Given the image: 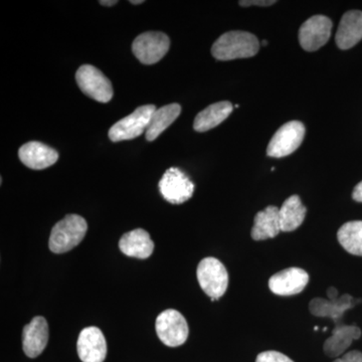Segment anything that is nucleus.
<instances>
[{
    "label": "nucleus",
    "instance_id": "15",
    "mask_svg": "<svg viewBox=\"0 0 362 362\" xmlns=\"http://www.w3.org/2000/svg\"><path fill=\"white\" fill-rule=\"evenodd\" d=\"M359 300L354 299L349 294L343 295L334 301L315 298L309 304V309L314 316L329 317L335 324L341 323V319L345 312L354 308Z\"/></svg>",
    "mask_w": 362,
    "mask_h": 362
},
{
    "label": "nucleus",
    "instance_id": "31",
    "mask_svg": "<svg viewBox=\"0 0 362 362\" xmlns=\"http://www.w3.org/2000/svg\"><path fill=\"white\" fill-rule=\"evenodd\" d=\"M262 44H263L264 47H266V45H268V42H267V40H263V42H262Z\"/></svg>",
    "mask_w": 362,
    "mask_h": 362
},
{
    "label": "nucleus",
    "instance_id": "3",
    "mask_svg": "<svg viewBox=\"0 0 362 362\" xmlns=\"http://www.w3.org/2000/svg\"><path fill=\"white\" fill-rule=\"evenodd\" d=\"M197 281L211 301L225 295L228 286V274L220 259L209 257L202 259L197 271Z\"/></svg>",
    "mask_w": 362,
    "mask_h": 362
},
{
    "label": "nucleus",
    "instance_id": "11",
    "mask_svg": "<svg viewBox=\"0 0 362 362\" xmlns=\"http://www.w3.org/2000/svg\"><path fill=\"white\" fill-rule=\"evenodd\" d=\"M77 350L83 362H103L107 356V342L103 332L95 326L81 331Z\"/></svg>",
    "mask_w": 362,
    "mask_h": 362
},
{
    "label": "nucleus",
    "instance_id": "1",
    "mask_svg": "<svg viewBox=\"0 0 362 362\" xmlns=\"http://www.w3.org/2000/svg\"><path fill=\"white\" fill-rule=\"evenodd\" d=\"M259 42L256 35L233 30L221 35L211 47V54L218 61L252 58L258 54Z\"/></svg>",
    "mask_w": 362,
    "mask_h": 362
},
{
    "label": "nucleus",
    "instance_id": "17",
    "mask_svg": "<svg viewBox=\"0 0 362 362\" xmlns=\"http://www.w3.org/2000/svg\"><path fill=\"white\" fill-rule=\"evenodd\" d=\"M337 47L349 49L362 40V11H347L342 16L337 33Z\"/></svg>",
    "mask_w": 362,
    "mask_h": 362
},
{
    "label": "nucleus",
    "instance_id": "13",
    "mask_svg": "<svg viewBox=\"0 0 362 362\" xmlns=\"http://www.w3.org/2000/svg\"><path fill=\"white\" fill-rule=\"evenodd\" d=\"M18 157L26 168L40 170L54 165L58 161L59 153L44 143L30 141L21 147Z\"/></svg>",
    "mask_w": 362,
    "mask_h": 362
},
{
    "label": "nucleus",
    "instance_id": "5",
    "mask_svg": "<svg viewBox=\"0 0 362 362\" xmlns=\"http://www.w3.org/2000/svg\"><path fill=\"white\" fill-rule=\"evenodd\" d=\"M76 81L81 90L95 101L108 103L113 98L114 90L110 80L96 66H80L76 73Z\"/></svg>",
    "mask_w": 362,
    "mask_h": 362
},
{
    "label": "nucleus",
    "instance_id": "23",
    "mask_svg": "<svg viewBox=\"0 0 362 362\" xmlns=\"http://www.w3.org/2000/svg\"><path fill=\"white\" fill-rule=\"evenodd\" d=\"M337 238L349 254L362 256V221L344 223L338 230Z\"/></svg>",
    "mask_w": 362,
    "mask_h": 362
},
{
    "label": "nucleus",
    "instance_id": "19",
    "mask_svg": "<svg viewBox=\"0 0 362 362\" xmlns=\"http://www.w3.org/2000/svg\"><path fill=\"white\" fill-rule=\"evenodd\" d=\"M281 230L279 209L269 206L264 211H259L255 216L254 226L252 228V238L255 240L273 239L277 237Z\"/></svg>",
    "mask_w": 362,
    "mask_h": 362
},
{
    "label": "nucleus",
    "instance_id": "9",
    "mask_svg": "<svg viewBox=\"0 0 362 362\" xmlns=\"http://www.w3.org/2000/svg\"><path fill=\"white\" fill-rule=\"evenodd\" d=\"M158 187L163 199L173 204L187 202L194 192V182L177 168L168 169L159 181Z\"/></svg>",
    "mask_w": 362,
    "mask_h": 362
},
{
    "label": "nucleus",
    "instance_id": "16",
    "mask_svg": "<svg viewBox=\"0 0 362 362\" xmlns=\"http://www.w3.org/2000/svg\"><path fill=\"white\" fill-rule=\"evenodd\" d=\"M119 247L124 255L137 259H147L154 250V243L150 235L143 228H136L126 233L119 242Z\"/></svg>",
    "mask_w": 362,
    "mask_h": 362
},
{
    "label": "nucleus",
    "instance_id": "24",
    "mask_svg": "<svg viewBox=\"0 0 362 362\" xmlns=\"http://www.w3.org/2000/svg\"><path fill=\"white\" fill-rule=\"evenodd\" d=\"M256 362H294L285 354L279 351H265L257 356Z\"/></svg>",
    "mask_w": 362,
    "mask_h": 362
},
{
    "label": "nucleus",
    "instance_id": "30",
    "mask_svg": "<svg viewBox=\"0 0 362 362\" xmlns=\"http://www.w3.org/2000/svg\"><path fill=\"white\" fill-rule=\"evenodd\" d=\"M143 0H138V1H130V4H136V6H137V4H143Z\"/></svg>",
    "mask_w": 362,
    "mask_h": 362
},
{
    "label": "nucleus",
    "instance_id": "22",
    "mask_svg": "<svg viewBox=\"0 0 362 362\" xmlns=\"http://www.w3.org/2000/svg\"><path fill=\"white\" fill-rule=\"evenodd\" d=\"M181 113L180 104L173 103L166 105L161 108L156 109L150 120L145 136L148 141H154L163 131L168 129Z\"/></svg>",
    "mask_w": 362,
    "mask_h": 362
},
{
    "label": "nucleus",
    "instance_id": "25",
    "mask_svg": "<svg viewBox=\"0 0 362 362\" xmlns=\"http://www.w3.org/2000/svg\"><path fill=\"white\" fill-rule=\"evenodd\" d=\"M333 362H362V354L361 351L354 350V351L347 352Z\"/></svg>",
    "mask_w": 362,
    "mask_h": 362
},
{
    "label": "nucleus",
    "instance_id": "18",
    "mask_svg": "<svg viewBox=\"0 0 362 362\" xmlns=\"http://www.w3.org/2000/svg\"><path fill=\"white\" fill-rule=\"evenodd\" d=\"M361 337V330L356 325L338 323L332 335L324 343V352L329 357H338L344 354L354 340Z\"/></svg>",
    "mask_w": 362,
    "mask_h": 362
},
{
    "label": "nucleus",
    "instance_id": "27",
    "mask_svg": "<svg viewBox=\"0 0 362 362\" xmlns=\"http://www.w3.org/2000/svg\"><path fill=\"white\" fill-rule=\"evenodd\" d=\"M352 197H354V201L362 202V181L354 187Z\"/></svg>",
    "mask_w": 362,
    "mask_h": 362
},
{
    "label": "nucleus",
    "instance_id": "21",
    "mask_svg": "<svg viewBox=\"0 0 362 362\" xmlns=\"http://www.w3.org/2000/svg\"><path fill=\"white\" fill-rule=\"evenodd\" d=\"M306 207L302 204L298 195H292L279 209L281 230L282 232H293L303 223L306 216Z\"/></svg>",
    "mask_w": 362,
    "mask_h": 362
},
{
    "label": "nucleus",
    "instance_id": "7",
    "mask_svg": "<svg viewBox=\"0 0 362 362\" xmlns=\"http://www.w3.org/2000/svg\"><path fill=\"white\" fill-rule=\"evenodd\" d=\"M170 47V40L165 33L148 32L136 37L132 44V52L140 63L153 65L166 54Z\"/></svg>",
    "mask_w": 362,
    "mask_h": 362
},
{
    "label": "nucleus",
    "instance_id": "8",
    "mask_svg": "<svg viewBox=\"0 0 362 362\" xmlns=\"http://www.w3.org/2000/svg\"><path fill=\"white\" fill-rule=\"evenodd\" d=\"M304 136L303 123L299 121H291L284 124L269 142L267 156L275 157V158L290 156L299 148L300 145L303 142Z\"/></svg>",
    "mask_w": 362,
    "mask_h": 362
},
{
    "label": "nucleus",
    "instance_id": "26",
    "mask_svg": "<svg viewBox=\"0 0 362 362\" xmlns=\"http://www.w3.org/2000/svg\"><path fill=\"white\" fill-rule=\"evenodd\" d=\"M240 6H270L276 4L275 0H246V1H240Z\"/></svg>",
    "mask_w": 362,
    "mask_h": 362
},
{
    "label": "nucleus",
    "instance_id": "29",
    "mask_svg": "<svg viewBox=\"0 0 362 362\" xmlns=\"http://www.w3.org/2000/svg\"><path fill=\"white\" fill-rule=\"evenodd\" d=\"M116 4H118V1H116V0H113V1H105V0H102V1H100V4L105 6H115Z\"/></svg>",
    "mask_w": 362,
    "mask_h": 362
},
{
    "label": "nucleus",
    "instance_id": "12",
    "mask_svg": "<svg viewBox=\"0 0 362 362\" xmlns=\"http://www.w3.org/2000/svg\"><path fill=\"white\" fill-rule=\"evenodd\" d=\"M308 282V273L303 269L289 268L272 276L269 288L279 296H293L303 291Z\"/></svg>",
    "mask_w": 362,
    "mask_h": 362
},
{
    "label": "nucleus",
    "instance_id": "14",
    "mask_svg": "<svg viewBox=\"0 0 362 362\" xmlns=\"http://www.w3.org/2000/svg\"><path fill=\"white\" fill-rule=\"evenodd\" d=\"M49 341V325L42 316L35 317L23 331V349L25 356L35 358L44 351Z\"/></svg>",
    "mask_w": 362,
    "mask_h": 362
},
{
    "label": "nucleus",
    "instance_id": "4",
    "mask_svg": "<svg viewBox=\"0 0 362 362\" xmlns=\"http://www.w3.org/2000/svg\"><path fill=\"white\" fill-rule=\"evenodd\" d=\"M156 110V107L154 105H145L136 109L130 115L124 117L109 130L108 136L111 141H125L139 137L146 132Z\"/></svg>",
    "mask_w": 362,
    "mask_h": 362
},
{
    "label": "nucleus",
    "instance_id": "2",
    "mask_svg": "<svg viewBox=\"0 0 362 362\" xmlns=\"http://www.w3.org/2000/svg\"><path fill=\"white\" fill-rule=\"evenodd\" d=\"M88 225L78 214H68L52 228L49 235V250L54 254H64L77 247L87 233Z\"/></svg>",
    "mask_w": 362,
    "mask_h": 362
},
{
    "label": "nucleus",
    "instance_id": "20",
    "mask_svg": "<svg viewBox=\"0 0 362 362\" xmlns=\"http://www.w3.org/2000/svg\"><path fill=\"white\" fill-rule=\"evenodd\" d=\"M233 107L228 101L218 102L199 112L194 119V128L197 132H206L220 125L232 114Z\"/></svg>",
    "mask_w": 362,
    "mask_h": 362
},
{
    "label": "nucleus",
    "instance_id": "28",
    "mask_svg": "<svg viewBox=\"0 0 362 362\" xmlns=\"http://www.w3.org/2000/svg\"><path fill=\"white\" fill-rule=\"evenodd\" d=\"M327 297L328 300H331V301H334V300H337L338 298V291L335 289L334 287L328 288L327 290Z\"/></svg>",
    "mask_w": 362,
    "mask_h": 362
},
{
    "label": "nucleus",
    "instance_id": "6",
    "mask_svg": "<svg viewBox=\"0 0 362 362\" xmlns=\"http://www.w3.org/2000/svg\"><path fill=\"white\" fill-rule=\"evenodd\" d=\"M156 333L163 344L177 347L185 344L189 334V328L182 314L175 309L161 312L156 318Z\"/></svg>",
    "mask_w": 362,
    "mask_h": 362
},
{
    "label": "nucleus",
    "instance_id": "10",
    "mask_svg": "<svg viewBox=\"0 0 362 362\" xmlns=\"http://www.w3.org/2000/svg\"><path fill=\"white\" fill-rule=\"evenodd\" d=\"M331 30H332V21L327 16H312L300 28V45L305 51H317L329 40Z\"/></svg>",
    "mask_w": 362,
    "mask_h": 362
}]
</instances>
